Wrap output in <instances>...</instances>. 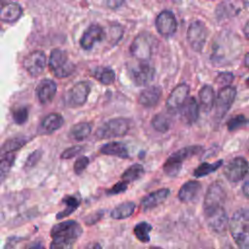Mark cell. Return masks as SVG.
Returning <instances> with one entry per match:
<instances>
[{"label":"cell","instance_id":"cell-1","mask_svg":"<svg viewBox=\"0 0 249 249\" xmlns=\"http://www.w3.org/2000/svg\"><path fill=\"white\" fill-rule=\"evenodd\" d=\"M242 43L239 38L231 32L223 31L214 40L210 59L213 64L223 66L232 62L240 53Z\"/></svg>","mask_w":249,"mask_h":249},{"label":"cell","instance_id":"cell-2","mask_svg":"<svg viewBox=\"0 0 249 249\" xmlns=\"http://www.w3.org/2000/svg\"><path fill=\"white\" fill-rule=\"evenodd\" d=\"M83 233L82 226L75 220L55 224L51 230L50 249H72Z\"/></svg>","mask_w":249,"mask_h":249},{"label":"cell","instance_id":"cell-3","mask_svg":"<svg viewBox=\"0 0 249 249\" xmlns=\"http://www.w3.org/2000/svg\"><path fill=\"white\" fill-rule=\"evenodd\" d=\"M231 234L239 249H249V212L247 208H240L236 210L230 222Z\"/></svg>","mask_w":249,"mask_h":249},{"label":"cell","instance_id":"cell-4","mask_svg":"<svg viewBox=\"0 0 249 249\" xmlns=\"http://www.w3.org/2000/svg\"><path fill=\"white\" fill-rule=\"evenodd\" d=\"M202 147L199 145H192L184 147L171 154L162 165L163 172L169 177H175L181 171L183 161L199 154Z\"/></svg>","mask_w":249,"mask_h":249},{"label":"cell","instance_id":"cell-5","mask_svg":"<svg viewBox=\"0 0 249 249\" xmlns=\"http://www.w3.org/2000/svg\"><path fill=\"white\" fill-rule=\"evenodd\" d=\"M225 204L203 206V214L208 227L218 234H224L229 226V218Z\"/></svg>","mask_w":249,"mask_h":249},{"label":"cell","instance_id":"cell-6","mask_svg":"<svg viewBox=\"0 0 249 249\" xmlns=\"http://www.w3.org/2000/svg\"><path fill=\"white\" fill-rule=\"evenodd\" d=\"M49 68L56 78H66L75 71V64L69 59L65 51L53 49L49 58Z\"/></svg>","mask_w":249,"mask_h":249},{"label":"cell","instance_id":"cell-7","mask_svg":"<svg viewBox=\"0 0 249 249\" xmlns=\"http://www.w3.org/2000/svg\"><path fill=\"white\" fill-rule=\"evenodd\" d=\"M156 41L153 35L147 32L138 34L130 45L131 54L139 61L149 62L152 57Z\"/></svg>","mask_w":249,"mask_h":249},{"label":"cell","instance_id":"cell-8","mask_svg":"<svg viewBox=\"0 0 249 249\" xmlns=\"http://www.w3.org/2000/svg\"><path fill=\"white\" fill-rule=\"evenodd\" d=\"M130 127V122L124 118H114L95 130V136L98 139H108L124 136Z\"/></svg>","mask_w":249,"mask_h":249},{"label":"cell","instance_id":"cell-9","mask_svg":"<svg viewBox=\"0 0 249 249\" xmlns=\"http://www.w3.org/2000/svg\"><path fill=\"white\" fill-rule=\"evenodd\" d=\"M208 36V29L200 20L193 21L187 30V41L195 52H201Z\"/></svg>","mask_w":249,"mask_h":249},{"label":"cell","instance_id":"cell-10","mask_svg":"<svg viewBox=\"0 0 249 249\" xmlns=\"http://www.w3.org/2000/svg\"><path fill=\"white\" fill-rule=\"evenodd\" d=\"M236 95V89L229 86L222 88L215 99V117L218 120L223 119L231 109Z\"/></svg>","mask_w":249,"mask_h":249},{"label":"cell","instance_id":"cell-11","mask_svg":"<svg viewBox=\"0 0 249 249\" xmlns=\"http://www.w3.org/2000/svg\"><path fill=\"white\" fill-rule=\"evenodd\" d=\"M90 92V85L89 82L81 81L75 84L66 93V105L70 108H77L83 106Z\"/></svg>","mask_w":249,"mask_h":249},{"label":"cell","instance_id":"cell-12","mask_svg":"<svg viewBox=\"0 0 249 249\" xmlns=\"http://www.w3.org/2000/svg\"><path fill=\"white\" fill-rule=\"evenodd\" d=\"M156 70L149 63L144 61H139L136 65L129 69V76L131 81L135 86H147L153 81L155 77Z\"/></svg>","mask_w":249,"mask_h":249},{"label":"cell","instance_id":"cell-13","mask_svg":"<svg viewBox=\"0 0 249 249\" xmlns=\"http://www.w3.org/2000/svg\"><path fill=\"white\" fill-rule=\"evenodd\" d=\"M248 172V162L242 157H236L229 161L224 168V175L232 183L241 181Z\"/></svg>","mask_w":249,"mask_h":249},{"label":"cell","instance_id":"cell-14","mask_svg":"<svg viewBox=\"0 0 249 249\" xmlns=\"http://www.w3.org/2000/svg\"><path fill=\"white\" fill-rule=\"evenodd\" d=\"M47 58L46 54L42 51H34L27 54L23 59V67L32 77L41 75L46 67Z\"/></svg>","mask_w":249,"mask_h":249},{"label":"cell","instance_id":"cell-15","mask_svg":"<svg viewBox=\"0 0 249 249\" xmlns=\"http://www.w3.org/2000/svg\"><path fill=\"white\" fill-rule=\"evenodd\" d=\"M158 32L164 37H169L176 32L177 21L171 11L164 10L160 12L155 21Z\"/></svg>","mask_w":249,"mask_h":249},{"label":"cell","instance_id":"cell-16","mask_svg":"<svg viewBox=\"0 0 249 249\" xmlns=\"http://www.w3.org/2000/svg\"><path fill=\"white\" fill-rule=\"evenodd\" d=\"M105 38L104 29L97 23L90 24L80 39V45L84 50H90L96 44Z\"/></svg>","mask_w":249,"mask_h":249},{"label":"cell","instance_id":"cell-17","mask_svg":"<svg viewBox=\"0 0 249 249\" xmlns=\"http://www.w3.org/2000/svg\"><path fill=\"white\" fill-rule=\"evenodd\" d=\"M190 92V87L187 84H180L175 87L166 99V108L169 112L179 110L186 101Z\"/></svg>","mask_w":249,"mask_h":249},{"label":"cell","instance_id":"cell-18","mask_svg":"<svg viewBox=\"0 0 249 249\" xmlns=\"http://www.w3.org/2000/svg\"><path fill=\"white\" fill-rule=\"evenodd\" d=\"M179 115L181 121L189 125L197 121L199 116V107L195 97L191 96L186 99L183 105L179 108Z\"/></svg>","mask_w":249,"mask_h":249},{"label":"cell","instance_id":"cell-19","mask_svg":"<svg viewBox=\"0 0 249 249\" xmlns=\"http://www.w3.org/2000/svg\"><path fill=\"white\" fill-rule=\"evenodd\" d=\"M169 195H170V190L168 188L159 189V190L152 192V193L148 194L147 196H145L141 199L140 205L144 211L151 210V209L159 206L162 202H164L166 200V198L169 196Z\"/></svg>","mask_w":249,"mask_h":249},{"label":"cell","instance_id":"cell-20","mask_svg":"<svg viewBox=\"0 0 249 249\" xmlns=\"http://www.w3.org/2000/svg\"><path fill=\"white\" fill-rule=\"evenodd\" d=\"M242 10V2L224 1L217 5L215 9V16L217 20L222 21L235 17Z\"/></svg>","mask_w":249,"mask_h":249},{"label":"cell","instance_id":"cell-21","mask_svg":"<svg viewBox=\"0 0 249 249\" xmlns=\"http://www.w3.org/2000/svg\"><path fill=\"white\" fill-rule=\"evenodd\" d=\"M57 90L56 84L51 79L42 80L36 88V95L42 104L50 103Z\"/></svg>","mask_w":249,"mask_h":249},{"label":"cell","instance_id":"cell-22","mask_svg":"<svg viewBox=\"0 0 249 249\" xmlns=\"http://www.w3.org/2000/svg\"><path fill=\"white\" fill-rule=\"evenodd\" d=\"M226 192L223 186L219 182L212 183L204 196L203 206L213 205V204H225L226 202Z\"/></svg>","mask_w":249,"mask_h":249},{"label":"cell","instance_id":"cell-23","mask_svg":"<svg viewBox=\"0 0 249 249\" xmlns=\"http://www.w3.org/2000/svg\"><path fill=\"white\" fill-rule=\"evenodd\" d=\"M201 191V184L198 181L191 180L182 185L178 192V197L182 202H192L197 199Z\"/></svg>","mask_w":249,"mask_h":249},{"label":"cell","instance_id":"cell-24","mask_svg":"<svg viewBox=\"0 0 249 249\" xmlns=\"http://www.w3.org/2000/svg\"><path fill=\"white\" fill-rule=\"evenodd\" d=\"M64 123L63 117L58 113H51L47 115L38 127L39 134H50L59 129Z\"/></svg>","mask_w":249,"mask_h":249},{"label":"cell","instance_id":"cell-25","mask_svg":"<svg viewBox=\"0 0 249 249\" xmlns=\"http://www.w3.org/2000/svg\"><path fill=\"white\" fill-rule=\"evenodd\" d=\"M161 96V88L159 86H149L145 88L138 96V102L144 107H154L158 104Z\"/></svg>","mask_w":249,"mask_h":249},{"label":"cell","instance_id":"cell-26","mask_svg":"<svg viewBox=\"0 0 249 249\" xmlns=\"http://www.w3.org/2000/svg\"><path fill=\"white\" fill-rule=\"evenodd\" d=\"M22 15V8L17 2H10L0 8V20L3 22L13 23Z\"/></svg>","mask_w":249,"mask_h":249},{"label":"cell","instance_id":"cell-27","mask_svg":"<svg viewBox=\"0 0 249 249\" xmlns=\"http://www.w3.org/2000/svg\"><path fill=\"white\" fill-rule=\"evenodd\" d=\"M81 201L82 197L79 193H75L73 195H66L61 199V202L65 205V208L56 214V219L60 220L71 215L80 206Z\"/></svg>","mask_w":249,"mask_h":249},{"label":"cell","instance_id":"cell-28","mask_svg":"<svg viewBox=\"0 0 249 249\" xmlns=\"http://www.w3.org/2000/svg\"><path fill=\"white\" fill-rule=\"evenodd\" d=\"M100 153L103 155L114 156L121 159H127L128 158V151L126 146L122 142L112 141L108 142L100 147Z\"/></svg>","mask_w":249,"mask_h":249},{"label":"cell","instance_id":"cell-29","mask_svg":"<svg viewBox=\"0 0 249 249\" xmlns=\"http://www.w3.org/2000/svg\"><path fill=\"white\" fill-rule=\"evenodd\" d=\"M201 108L204 112H209L215 103V91L209 85H204L198 92Z\"/></svg>","mask_w":249,"mask_h":249},{"label":"cell","instance_id":"cell-30","mask_svg":"<svg viewBox=\"0 0 249 249\" xmlns=\"http://www.w3.org/2000/svg\"><path fill=\"white\" fill-rule=\"evenodd\" d=\"M91 132V124L87 122L75 124L69 130L68 136L76 141H83L89 136Z\"/></svg>","mask_w":249,"mask_h":249},{"label":"cell","instance_id":"cell-31","mask_svg":"<svg viewBox=\"0 0 249 249\" xmlns=\"http://www.w3.org/2000/svg\"><path fill=\"white\" fill-rule=\"evenodd\" d=\"M30 140L29 137L26 136H17L11 139H8L0 148V155H8L13 154V152L20 149Z\"/></svg>","mask_w":249,"mask_h":249},{"label":"cell","instance_id":"cell-32","mask_svg":"<svg viewBox=\"0 0 249 249\" xmlns=\"http://www.w3.org/2000/svg\"><path fill=\"white\" fill-rule=\"evenodd\" d=\"M135 210V203L133 201H125L117 205L111 211V217L115 220H123L130 217Z\"/></svg>","mask_w":249,"mask_h":249},{"label":"cell","instance_id":"cell-33","mask_svg":"<svg viewBox=\"0 0 249 249\" xmlns=\"http://www.w3.org/2000/svg\"><path fill=\"white\" fill-rule=\"evenodd\" d=\"M144 173H145V170L143 165H141L140 163H134L124 171V173L121 176V179L122 181L129 184L131 182L137 181L140 178H142Z\"/></svg>","mask_w":249,"mask_h":249},{"label":"cell","instance_id":"cell-34","mask_svg":"<svg viewBox=\"0 0 249 249\" xmlns=\"http://www.w3.org/2000/svg\"><path fill=\"white\" fill-rule=\"evenodd\" d=\"M151 124L158 132L164 133L167 132L171 126V118L165 113H159L154 116Z\"/></svg>","mask_w":249,"mask_h":249},{"label":"cell","instance_id":"cell-35","mask_svg":"<svg viewBox=\"0 0 249 249\" xmlns=\"http://www.w3.org/2000/svg\"><path fill=\"white\" fill-rule=\"evenodd\" d=\"M92 75L97 79L102 85L109 86L115 82L116 74L113 69L109 67H99L93 70Z\"/></svg>","mask_w":249,"mask_h":249},{"label":"cell","instance_id":"cell-36","mask_svg":"<svg viewBox=\"0 0 249 249\" xmlns=\"http://www.w3.org/2000/svg\"><path fill=\"white\" fill-rule=\"evenodd\" d=\"M152 229L151 224L147 222H140L133 228V233L139 241L142 243H148L150 241V232Z\"/></svg>","mask_w":249,"mask_h":249},{"label":"cell","instance_id":"cell-37","mask_svg":"<svg viewBox=\"0 0 249 249\" xmlns=\"http://www.w3.org/2000/svg\"><path fill=\"white\" fill-rule=\"evenodd\" d=\"M223 164V160H219L213 163H208V162H202L200 163L195 170H194V176L196 178H200L203 176H206L210 173L215 172L221 165Z\"/></svg>","mask_w":249,"mask_h":249},{"label":"cell","instance_id":"cell-38","mask_svg":"<svg viewBox=\"0 0 249 249\" xmlns=\"http://www.w3.org/2000/svg\"><path fill=\"white\" fill-rule=\"evenodd\" d=\"M16 156L14 154L5 155V157L0 160V182L5 180L9 174L12 166L14 165Z\"/></svg>","mask_w":249,"mask_h":249},{"label":"cell","instance_id":"cell-39","mask_svg":"<svg viewBox=\"0 0 249 249\" xmlns=\"http://www.w3.org/2000/svg\"><path fill=\"white\" fill-rule=\"evenodd\" d=\"M248 121L245 118L244 115L239 114V115H235L234 117H231L228 123H227V126L229 131H235L239 128H243L247 125Z\"/></svg>","mask_w":249,"mask_h":249},{"label":"cell","instance_id":"cell-40","mask_svg":"<svg viewBox=\"0 0 249 249\" xmlns=\"http://www.w3.org/2000/svg\"><path fill=\"white\" fill-rule=\"evenodd\" d=\"M13 120L18 124H23L28 119V108L25 106H20L12 111Z\"/></svg>","mask_w":249,"mask_h":249},{"label":"cell","instance_id":"cell-41","mask_svg":"<svg viewBox=\"0 0 249 249\" xmlns=\"http://www.w3.org/2000/svg\"><path fill=\"white\" fill-rule=\"evenodd\" d=\"M233 74L231 72H221L218 74V76L215 79V83L219 86H222L223 88L229 87L231 82L233 81Z\"/></svg>","mask_w":249,"mask_h":249},{"label":"cell","instance_id":"cell-42","mask_svg":"<svg viewBox=\"0 0 249 249\" xmlns=\"http://www.w3.org/2000/svg\"><path fill=\"white\" fill-rule=\"evenodd\" d=\"M42 150H35L34 152H32L28 158L26 159L25 160V163H24V168L25 169H29V168H32L33 166H35L37 164V162L41 160L42 158Z\"/></svg>","mask_w":249,"mask_h":249},{"label":"cell","instance_id":"cell-43","mask_svg":"<svg viewBox=\"0 0 249 249\" xmlns=\"http://www.w3.org/2000/svg\"><path fill=\"white\" fill-rule=\"evenodd\" d=\"M84 148L83 146H72V147H69L67 149H65L61 155H60V158L62 160H69V159H72L76 156H78L79 154H81L83 152Z\"/></svg>","mask_w":249,"mask_h":249},{"label":"cell","instance_id":"cell-44","mask_svg":"<svg viewBox=\"0 0 249 249\" xmlns=\"http://www.w3.org/2000/svg\"><path fill=\"white\" fill-rule=\"evenodd\" d=\"M89 163V160L88 157L82 156V157L78 158L77 160L74 163V166H73L75 173L78 174V175L82 174L84 172V170L88 167Z\"/></svg>","mask_w":249,"mask_h":249},{"label":"cell","instance_id":"cell-45","mask_svg":"<svg viewBox=\"0 0 249 249\" xmlns=\"http://www.w3.org/2000/svg\"><path fill=\"white\" fill-rule=\"evenodd\" d=\"M127 183L124 182V181H119L118 183H116L111 189L107 190L106 191V195L107 196H115V195H119V194H122L124 192L126 191L127 189Z\"/></svg>","mask_w":249,"mask_h":249},{"label":"cell","instance_id":"cell-46","mask_svg":"<svg viewBox=\"0 0 249 249\" xmlns=\"http://www.w3.org/2000/svg\"><path fill=\"white\" fill-rule=\"evenodd\" d=\"M104 215V211L103 210H98L92 214H90L89 216H88L86 219H85V222L88 224V225H92L94 223H96L98 220H100Z\"/></svg>","mask_w":249,"mask_h":249},{"label":"cell","instance_id":"cell-47","mask_svg":"<svg viewBox=\"0 0 249 249\" xmlns=\"http://www.w3.org/2000/svg\"><path fill=\"white\" fill-rule=\"evenodd\" d=\"M23 249H46L44 242L41 240H35L28 243Z\"/></svg>","mask_w":249,"mask_h":249},{"label":"cell","instance_id":"cell-48","mask_svg":"<svg viewBox=\"0 0 249 249\" xmlns=\"http://www.w3.org/2000/svg\"><path fill=\"white\" fill-rule=\"evenodd\" d=\"M80 249H102V248H101V245L99 243L91 242V243H89V244H87L86 246H84Z\"/></svg>","mask_w":249,"mask_h":249},{"label":"cell","instance_id":"cell-49","mask_svg":"<svg viewBox=\"0 0 249 249\" xmlns=\"http://www.w3.org/2000/svg\"><path fill=\"white\" fill-rule=\"evenodd\" d=\"M124 4V2L123 1H109V2H107V6L110 8L112 5H115V9L116 8H119V6H121V5H123Z\"/></svg>","mask_w":249,"mask_h":249},{"label":"cell","instance_id":"cell-50","mask_svg":"<svg viewBox=\"0 0 249 249\" xmlns=\"http://www.w3.org/2000/svg\"><path fill=\"white\" fill-rule=\"evenodd\" d=\"M243 188H242V191H243V194H244V196H246V197H248V180H245V182H244V184H243V186H242Z\"/></svg>","mask_w":249,"mask_h":249},{"label":"cell","instance_id":"cell-51","mask_svg":"<svg viewBox=\"0 0 249 249\" xmlns=\"http://www.w3.org/2000/svg\"><path fill=\"white\" fill-rule=\"evenodd\" d=\"M248 26H249V22L246 21L245 25H244V28H243V32H244V35H245V38L248 39Z\"/></svg>","mask_w":249,"mask_h":249},{"label":"cell","instance_id":"cell-52","mask_svg":"<svg viewBox=\"0 0 249 249\" xmlns=\"http://www.w3.org/2000/svg\"><path fill=\"white\" fill-rule=\"evenodd\" d=\"M244 61H245V62H244V63H245V66L247 67V66H248V53L245 54V60H244Z\"/></svg>","mask_w":249,"mask_h":249},{"label":"cell","instance_id":"cell-53","mask_svg":"<svg viewBox=\"0 0 249 249\" xmlns=\"http://www.w3.org/2000/svg\"><path fill=\"white\" fill-rule=\"evenodd\" d=\"M223 249H234L231 244H227Z\"/></svg>","mask_w":249,"mask_h":249},{"label":"cell","instance_id":"cell-54","mask_svg":"<svg viewBox=\"0 0 249 249\" xmlns=\"http://www.w3.org/2000/svg\"><path fill=\"white\" fill-rule=\"evenodd\" d=\"M149 249H162V248H160V247H157V246H152V247H150Z\"/></svg>","mask_w":249,"mask_h":249}]
</instances>
